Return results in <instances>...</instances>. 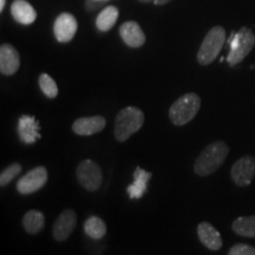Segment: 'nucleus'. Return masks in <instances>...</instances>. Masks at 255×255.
Returning a JSON list of instances; mask_svg holds the SVG:
<instances>
[{
	"label": "nucleus",
	"instance_id": "nucleus-23",
	"mask_svg": "<svg viewBox=\"0 0 255 255\" xmlns=\"http://www.w3.org/2000/svg\"><path fill=\"white\" fill-rule=\"evenodd\" d=\"M21 170L23 168L19 163H12L7 168H5L0 174V186L5 187L11 183L12 180H14V177H17L21 173Z\"/></svg>",
	"mask_w": 255,
	"mask_h": 255
},
{
	"label": "nucleus",
	"instance_id": "nucleus-22",
	"mask_svg": "<svg viewBox=\"0 0 255 255\" xmlns=\"http://www.w3.org/2000/svg\"><path fill=\"white\" fill-rule=\"evenodd\" d=\"M39 87L46 97L56 98L58 95V87L56 82L47 73H41L39 76Z\"/></svg>",
	"mask_w": 255,
	"mask_h": 255
},
{
	"label": "nucleus",
	"instance_id": "nucleus-15",
	"mask_svg": "<svg viewBox=\"0 0 255 255\" xmlns=\"http://www.w3.org/2000/svg\"><path fill=\"white\" fill-rule=\"evenodd\" d=\"M120 34L130 47H139L145 43V34L136 21H127L120 27Z\"/></svg>",
	"mask_w": 255,
	"mask_h": 255
},
{
	"label": "nucleus",
	"instance_id": "nucleus-5",
	"mask_svg": "<svg viewBox=\"0 0 255 255\" xmlns=\"http://www.w3.org/2000/svg\"><path fill=\"white\" fill-rule=\"evenodd\" d=\"M226 40V31L222 26H214L206 34L197 52V62L201 65H209L216 59Z\"/></svg>",
	"mask_w": 255,
	"mask_h": 255
},
{
	"label": "nucleus",
	"instance_id": "nucleus-4",
	"mask_svg": "<svg viewBox=\"0 0 255 255\" xmlns=\"http://www.w3.org/2000/svg\"><path fill=\"white\" fill-rule=\"evenodd\" d=\"M229 44L231 51L227 57V62L231 66H235L246 58L255 46L254 32L246 26L241 27L237 33L232 34Z\"/></svg>",
	"mask_w": 255,
	"mask_h": 255
},
{
	"label": "nucleus",
	"instance_id": "nucleus-18",
	"mask_svg": "<svg viewBox=\"0 0 255 255\" xmlns=\"http://www.w3.org/2000/svg\"><path fill=\"white\" fill-rule=\"evenodd\" d=\"M23 226L28 234L36 235L43 231L45 226V216L39 210H28L23 218Z\"/></svg>",
	"mask_w": 255,
	"mask_h": 255
},
{
	"label": "nucleus",
	"instance_id": "nucleus-11",
	"mask_svg": "<svg viewBox=\"0 0 255 255\" xmlns=\"http://www.w3.org/2000/svg\"><path fill=\"white\" fill-rule=\"evenodd\" d=\"M197 237L201 244L209 251H220L222 248L223 241L218 229L212 223L203 221L197 226Z\"/></svg>",
	"mask_w": 255,
	"mask_h": 255
},
{
	"label": "nucleus",
	"instance_id": "nucleus-8",
	"mask_svg": "<svg viewBox=\"0 0 255 255\" xmlns=\"http://www.w3.org/2000/svg\"><path fill=\"white\" fill-rule=\"evenodd\" d=\"M231 176L239 187L250 186L255 177V157L252 155L242 156L233 164Z\"/></svg>",
	"mask_w": 255,
	"mask_h": 255
},
{
	"label": "nucleus",
	"instance_id": "nucleus-2",
	"mask_svg": "<svg viewBox=\"0 0 255 255\" xmlns=\"http://www.w3.org/2000/svg\"><path fill=\"white\" fill-rule=\"evenodd\" d=\"M144 124V114L135 107H127L115 119L114 133L119 142H126Z\"/></svg>",
	"mask_w": 255,
	"mask_h": 255
},
{
	"label": "nucleus",
	"instance_id": "nucleus-21",
	"mask_svg": "<svg viewBox=\"0 0 255 255\" xmlns=\"http://www.w3.org/2000/svg\"><path fill=\"white\" fill-rule=\"evenodd\" d=\"M232 228L240 237L255 239V215L238 218L233 222Z\"/></svg>",
	"mask_w": 255,
	"mask_h": 255
},
{
	"label": "nucleus",
	"instance_id": "nucleus-24",
	"mask_svg": "<svg viewBox=\"0 0 255 255\" xmlns=\"http://www.w3.org/2000/svg\"><path fill=\"white\" fill-rule=\"evenodd\" d=\"M228 255H255V247L246 244H237L229 250Z\"/></svg>",
	"mask_w": 255,
	"mask_h": 255
},
{
	"label": "nucleus",
	"instance_id": "nucleus-20",
	"mask_svg": "<svg viewBox=\"0 0 255 255\" xmlns=\"http://www.w3.org/2000/svg\"><path fill=\"white\" fill-rule=\"evenodd\" d=\"M84 232L92 240H101L107 234V225L98 216H90L84 223Z\"/></svg>",
	"mask_w": 255,
	"mask_h": 255
},
{
	"label": "nucleus",
	"instance_id": "nucleus-10",
	"mask_svg": "<svg viewBox=\"0 0 255 255\" xmlns=\"http://www.w3.org/2000/svg\"><path fill=\"white\" fill-rule=\"evenodd\" d=\"M77 27V20L72 14L62 13L56 19L55 25H53V32H55V36L59 43H68L75 37Z\"/></svg>",
	"mask_w": 255,
	"mask_h": 255
},
{
	"label": "nucleus",
	"instance_id": "nucleus-26",
	"mask_svg": "<svg viewBox=\"0 0 255 255\" xmlns=\"http://www.w3.org/2000/svg\"><path fill=\"white\" fill-rule=\"evenodd\" d=\"M5 4H6V0H0V11H2V9H4Z\"/></svg>",
	"mask_w": 255,
	"mask_h": 255
},
{
	"label": "nucleus",
	"instance_id": "nucleus-13",
	"mask_svg": "<svg viewBox=\"0 0 255 255\" xmlns=\"http://www.w3.org/2000/svg\"><path fill=\"white\" fill-rule=\"evenodd\" d=\"M20 66L18 51L9 44H2L0 47V72L5 76H12Z\"/></svg>",
	"mask_w": 255,
	"mask_h": 255
},
{
	"label": "nucleus",
	"instance_id": "nucleus-1",
	"mask_svg": "<svg viewBox=\"0 0 255 255\" xmlns=\"http://www.w3.org/2000/svg\"><path fill=\"white\" fill-rule=\"evenodd\" d=\"M229 154V146L222 141L210 143L203 149L194 163V171L199 176H208L223 164Z\"/></svg>",
	"mask_w": 255,
	"mask_h": 255
},
{
	"label": "nucleus",
	"instance_id": "nucleus-6",
	"mask_svg": "<svg viewBox=\"0 0 255 255\" xmlns=\"http://www.w3.org/2000/svg\"><path fill=\"white\" fill-rule=\"evenodd\" d=\"M76 175L81 186L89 191H97L102 186V169L91 159L82 161L77 167Z\"/></svg>",
	"mask_w": 255,
	"mask_h": 255
},
{
	"label": "nucleus",
	"instance_id": "nucleus-25",
	"mask_svg": "<svg viewBox=\"0 0 255 255\" xmlns=\"http://www.w3.org/2000/svg\"><path fill=\"white\" fill-rule=\"evenodd\" d=\"M154 1L155 5H164V4H168V2H170L171 0H152Z\"/></svg>",
	"mask_w": 255,
	"mask_h": 255
},
{
	"label": "nucleus",
	"instance_id": "nucleus-16",
	"mask_svg": "<svg viewBox=\"0 0 255 255\" xmlns=\"http://www.w3.org/2000/svg\"><path fill=\"white\" fill-rule=\"evenodd\" d=\"M151 176L152 174L144 170V169L139 167L135 169V173H133V183L130 184L127 189L130 199H141L144 195L146 189H148V183Z\"/></svg>",
	"mask_w": 255,
	"mask_h": 255
},
{
	"label": "nucleus",
	"instance_id": "nucleus-28",
	"mask_svg": "<svg viewBox=\"0 0 255 255\" xmlns=\"http://www.w3.org/2000/svg\"><path fill=\"white\" fill-rule=\"evenodd\" d=\"M94 1H105V0H94Z\"/></svg>",
	"mask_w": 255,
	"mask_h": 255
},
{
	"label": "nucleus",
	"instance_id": "nucleus-9",
	"mask_svg": "<svg viewBox=\"0 0 255 255\" xmlns=\"http://www.w3.org/2000/svg\"><path fill=\"white\" fill-rule=\"evenodd\" d=\"M77 225V215L75 210L65 209L56 219L52 227V234L56 241L64 242L71 237L73 229Z\"/></svg>",
	"mask_w": 255,
	"mask_h": 255
},
{
	"label": "nucleus",
	"instance_id": "nucleus-3",
	"mask_svg": "<svg viewBox=\"0 0 255 255\" xmlns=\"http://www.w3.org/2000/svg\"><path fill=\"white\" fill-rule=\"evenodd\" d=\"M201 108L199 95L190 92L175 101L169 109V119L174 126L182 127L189 123L196 116Z\"/></svg>",
	"mask_w": 255,
	"mask_h": 255
},
{
	"label": "nucleus",
	"instance_id": "nucleus-14",
	"mask_svg": "<svg viewBox=\"0 0 255 255\" xmlns=\"http://www.w3.org/2000/svg\"><path fill=\"white\" fill-rule=\"evenodd\" d=\"M39 122L34 117L24 115L18 121V135L25 144H33L40 138Z\"/></svg>",
	"mask_w": 255,
	"mask_h": 255
},
{
	"label": "nucleus",
	"instance_id": "nucleus-7",
	"mask_svg": "<svg viewBox=\"0 0 255 255\" xmlns=\"http://www.w3.org/2000/svg\"><path fill=\"white\" fill-rule=\"evenodd\" d=\"M49 174L45 167H36L19 178L17 182V190L23 195L33 194L45 186Z\"/></svg>",
	"mask_w": 255,
	"mask_h": 255
},
{
	"label": "nucleus",
	"instance_id": "nucleus-17",
	"mask_svg": "<svg viewBox=\"0 0 255 255\" xmlns=\"http://www.w3.org/2000/svg\"><path fill=\"white\" fill-rule=\"evenodd\" d=\"M11 13L14 20L24 25H30L36 20V9L26 0H14L11 6Z\"/></svg>",
	"mask_w": 255,
	"mask_h": 255
},
{
	"label": "nucleus",
	"instance_id": "nucleus-12",
	"mask_svg": "<svg viewBox=\"0 0 255 255\" xmlns=\"http://www.w3.org/2000/svg\"><path fill=\"white\" fill-rule=\"evenodd\" d=\"M107 126V120L103 116L82 117L72 124L73 132L81 136H91L101 132Z\"/></svg>",
	"mask_w": 255,
	"mask_h": 255
},
{
	"label": "nucleus",
	"instance_id": "nucleus-19",
	"mask_svg": "<svg viewBox=\"0 0 255 255\" xmlns=\"http://www.w3.org/2000/svg\"><path fill=\"white\" fill-rule=\"evenodd\" d=\"M120 12L116 6H109L105 7L103 11L98 14L97 19H96V26L102 32H107L113 28V26L116 24L117 19H119Z\"/></svg>",
	"mask_w": 255,
	"mask_h": 255
},
{
	"label": "nucleus",
	"instance_id": "nucleus-27",
	"mask_svg": "<svg viewBox=\"0 0 255 255\" xmlns=\"http://www.w3.org/2000/svg\"><path fill=\"white\" fill-rule=\"evenodd\" d=\"M139 1H143V2H150L152 0H139Z\"/></svg>",
	"mask_w": 255,
	"mask_h": 255
}]
</instances>
